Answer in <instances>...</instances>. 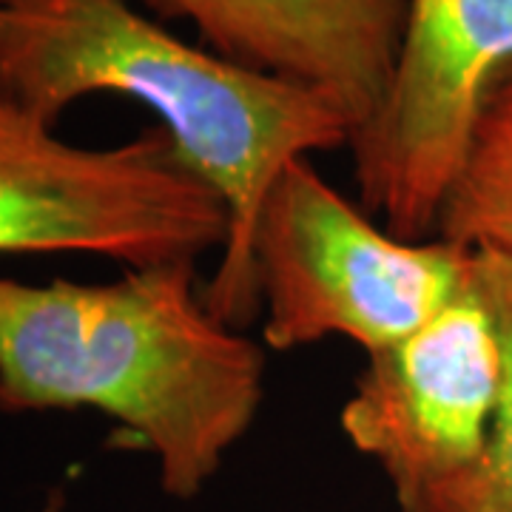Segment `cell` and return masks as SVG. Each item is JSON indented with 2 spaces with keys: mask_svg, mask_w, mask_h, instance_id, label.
<instances>
[{
  "mask_svg": "<svg viewBox=\"0 0 512 512\" xmlns=\"http://www.w3.org/2000/svg\"><path fill=\"white\" fill-rule=\"evenodd\" d=\"M254 268L268 348L342 336L373 356L467 291L478 254L441 237L413 242L390 234L311 160H293L259 208Z\"/></svg>",
  "mask_w": 512,
  "mask_h": 512,
  "instance_id": "3",
  "label": "cell"
},
{
  "mask_svg": "<svg viewBox=\"0 0 512 512\" xmlns=\"http://www.w3.org/2000/svg\"><path fill=\"white\" fill-rule=\"evenodd\" d=\"M512 72V0H407L382 106L350 143L359 202L421 242L439 231L481 111Z\"/></svg>",
  "mask_w": 512,
  "mask_h": 512,
  "instance_id": "5",
  "label": "cell"
},
{
  "mask_svg": "<svg viewBox=\"0 0 512 512\" xmlns=\"http://www.w3.org/2000/svg\"><path fill=\"white\" fill-rule=\"evenodd\" d=\"M265 348L208 308L197 262L126 268L114 282L0 276V413L89 407L188 501L254 427Z\"/></svg>",
  "mask_w": 512,
  "mask_h": 512,
  "instance_id": "2",
  "label": "cell"
},
{
  "mask_svg": "<svg viewBox=\"0 0 512 512\" xmlns=\"http://www.w3.org/2000/svg\"><path fill=\"white\" fill-rule=\"evenodd\" d=\"M228 239L220 194L163 128L83 148L0 97V256L83 254L126 268L197 262Z\"/></svg>",
  "mask_w": 512,
  "mask_h": 512,
  "instance_id": "4",
  "label": "cell"
},
{
  "mask_svg": "<svg viewBox=\"0 0 512 512\" xmlns=\"http://www.w3.org/2000/svg\"><path fill=\"white\" fill-rule=\"evenodd\" d=\"M439 237L512 262V72L481 111L470 157L444 205Z\"/></svg>",
  "mask_w": 512,
  "mask_h": 512,
  "instance_id": "8",
  "label": "cell"
},
{
  "mask_svg": "<svg viewBox=\"0 0 512 512\" xmlns=\"http://www.w3.org/2000/svg\"><path fill=\"white\" fill-rule=\"evenodd\" d=\"M92 94L148 106L220 194L228 239L202 293L225 325H251L259 208L285 165L350 148L348 117L316 89L185 43L131 0H0V97L57 126Z\"/></svg>",
  "mask_w": 512,
  "mask_h": 512,
  "instance_id": "1",
  "label": "cell"
},
{
  "mask_svg": "<svg viewBox=\"0 0 512 512\" xmlns=\"http://www.w3.org/2000/svg\"><path fill=\"white\" fill-rule=\"evenodd\" d=\"M478 254L481 282L493 299L507 345V393L495 419L490 444L453 476L396 498L402 512H512V262Z\"/></svg>",
  "mask_w": 512,
  "mask_h": 512,
  "instance_id": "9",
  "label": "cell"
},
{
  "mask_svg": "<svg viewBox=\"0 0 512 512\" xmlns=\"http://www.w3.org/2000/svg\"><path fill=\"white\" fill-rule=\"evenodd\" d=\"M43 512H63V495H60V493L52 495V501H49V504L43 507Z\"/></svg>",
  "mask_w": 512,
  "mask_h": 512,
  "instance_id": "10",
  "label": "cell"
},
{
  "mask_svg": "<svg viewBox=\"0 0 512 512\" xmlns=\"http://www.w3.org/2000/svg\"><path fill=\"white\" fill-rule=\"evenodd\" d=\"M504 393L507 345L478 268L473 285L427 325L367 356L339 424L402 498L487 450Z\"/></svg>",
  "mask_w": 512,
  "mask_h": 512,
  "instance_id": "6",
  "label": "cell"
},
{
  "mask_svg": "<svg viewBox=\"0 0 512 512\" xmlns=\"http://www.w3.org/2000/svg\"><path fill=\"white\" fill-rule=\"evenodd\" d=\"M131 3L154 18L191 23L217 55L325 94L348 117L353 137L382 106L407 18V0Z\"/></svg>",
  "mask_w": 512,
  "mask_h": 512,
  "instance_id": "7",
  "label": "cell"
}]
</instances>
